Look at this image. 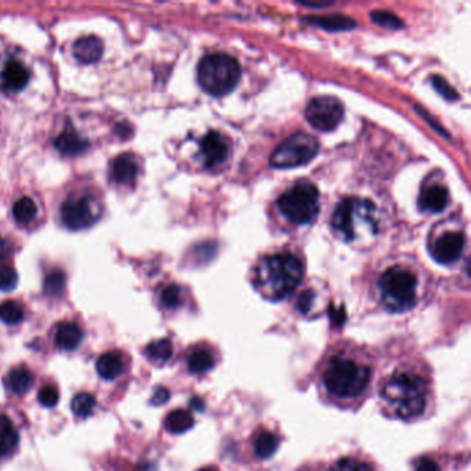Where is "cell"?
<instances>
[{
    "mask_svg": "<svg viewBox=\"0 0 471 471\" xmlns=\"http://www.w3.org/2000/svg\"><path fill=\"white\" fill-rule=\"evenodd\" d=\"M379 300L383 309L393 314H404L418 304V278L411 271L393 267L386 270L377 281Z\"/></svg>",
    "mask_w": 471,
    "mask_h": 471,
    "instance_id": "cell-5",
    "label": "cell"
},
{
    "mask_svg": "<svg viewBox=\"0 0 471 471\" xmlns=\"http://www.w3.org/2000/svg\"><path fill=\"white\" fill-rule=\"evenodd\" d=\"M303 279V265L288 253L264 257L255 274V287L264 299L281 301L290 296Z\"/></svg>",
    "mask_w": 471,
    "mask_h": 471,
    "instance_id": "cell-3",
    "label": "cell"
},
{
    "mask_svg": "<svg viewBox=\"0 0 471 471\" xmlns=\"http://www.w3.org/2000/svg\"><path fill=\"white\" fill-rule=\"evenodd\" d=\"M316 138L307 133H294L288 137L271 155V166L277 169H290L306 165L318 154Z\"/></svg>",
    "mask_w": 471,
    "mask_h": 471,
    "instance_id": "cell-8",
    "label": "cell"
},
{
    "mask_svg": "<svg viewBox=\"0 0 471 471\" xmlns=\"http://www.w3.org/2000/svg\"><path fill=\"white\" fill-rule=\"evenodd\" d=\"M83 338V332L74 322H62L55 331V344L65 351H74Z\"/></svg>",
    "mask_w": 471,
    "mask_h": 471,
    "instance_id": "cell-20",
    "label": "cell"
},
{
    "mask_svg": "<svg viewBox=\"0 0 471 471\" xmlns=\"http://www.w3.org/2000/svg\"><path fill=\"white\" fill-rule=\"evenodd\" d=\"M54 145L61 154L75 157L79 154H83L89 148L90 143L84 137L79 135L74 131H64L60 137H57Z\"/></svg>",
    "mask_w": 471,
    "mask_h": 471,
    "instance_id": "cell-19",
    "label": "cell"
},
{
    "mask_svg": "<svg viewBox=\"0 0 471 471\" xmlns=\"http://www.w3.org/2000/svg\"><path fill=\"white\" fill-rule=\"evenodd\" d=\"M433 84L436 87V90L443 96L445 97L446 100H450V101H455L459 94L453 90V87L446 82L445 79L441 78V77H434L433 78Z\"/></svg>",
    "mask_w": 471,
    "mask_h": 471,
    "instance_id": "cell-36",
    "label": "cell"
},
{
    "mask_svg": "<svg viewBox=\"0 0 471 471\" xmlns=\"http://www.w3.org/2000/svg\"><path fill=\"white\" fill-rule=\"evenodd\" d=\"M38 214L36 204L29 198H21L13 206V216L18 224H29Z\"/></svg>",
    "mask_w": 471,
    "mask_h": 471,
    "instance_id": "cell-27",
    "label": "cell"
},
{
    "mask_svg": "<svg viewBox=\"0 0 471 471\" xmlns=\"http://www.w3.org/2000/svg\"><path fill=\"white\" fill-rule=\"evenodd\" d=\"M162 304L167 309H176L182 303V290L176 285H170L167 288L163 289L160 294Z\"/></svg>",
    "mask_w": 471,
    "mask_h": 471,
    "instance_id": "cell-33",
    "label": "cell"
},
{
    "mask_svg": "<svg viewBox=\"0 0 471 471\" xmlns=\"http://www.w3.org/2000/svg\"><path fill=\"white\" fill-rule=\"evenodd\" d=\"M370 18H372V21L375 24L389 28V29H399V28H402V21L397 16H394V14L389 13V11H380V10L373 11L370 14Z\"/></svg>",
    "mask_w": 471,
    "mask_h": 471,
    "instance_id": "cell-32",
    "label": "cell"
},
{
    "mask_svg": "<svg viewBox=\"0 0 471 471\" xmlns=\"http://www.w3.org/2000/svg\"><path fill=\"white\" fill-rule=\"evenodd\" d=\"M97 372L105 380L116 379L123 372V360L118 353H105L97 360Z\"/></svg>",
    "mask_w": 471,
    "mask_h": 471,
    "instance_id": "cell-24",
    "label": "cell"
},
{
    "mask_svg": "<svg viewBox=\"0 0 471 471\" xmlns=\"http://www.w3.org/2000/svg\"><path fill=\"white\" fill-rule=\"evenodd\" d=\"M192 426H194V416L184 409L172 411L165 419V427L172 434H183Z\"/></svg>",
    "mask_w": 471,
    "mask_h": 471,
    "instance_id": "cell-25",
    "label": "cell"
},
{
    "mask_svg": "<svg viewBox=\"0 0 471 471\" xmlns=\"http://www.w3.org/2000/svg\"><path fill=\"white\" fill-rule=\"evenodd\" d=\"M24 318L23 307L16 301H4L0 304V319L7 325H17Z\"/></svg>",
    "mask_w": 471,
    "mask_h": 471,
    "instance_id": "cell-30",
    "label": "cell"
},
{
    "mask_svg": "<svg viewBox=\"0 0 471 471\" xmlns=\"http://www.w3.org/2000/svg\"><path fill=\"white\" fill-rule=\"evenodd\" d=\"M33 384V375L26 367H14L6 377V386L11 393L26 394Z\"/></svg>",
    "mask_w": 471,
    "mask_h": 471,
    "instance_id": "cell-22",
    "label": "cell"
},
{
    "mask_svg": "<svg viewBox=\"0 0 471 471\" xmlns=\"http://www.w3.org/2000/svg\"><path fill=\"white\" fill-rule=\"evenodd\" d=\"M279 443H281L279 437L275 436L272 431L260 428L253 438L255 455L262 460L270 459L277 452Z\"/></svg>",
    "mask_w": 471,
    "mask_h": 471,
    "instance_id": "cell-21",
    "label": "cell"
},
{
    "mask_svg": "<svg viewBox=\"0 0 471 471\" xmlns=\"http://www.w3.org/2000/svg\"><path fill=\"white\" fill-rule=\"evenodd\" d=\"M31 78V74L26 65L17 60H11L6 64L1 75L0 86L7 92H20L26 87Z\"/></svg>",
    "mask_w": 471,
    "mask_h": 471,
    "instance_id": "cell-13",
    "label": "cell"
},
{
    "mask_svg": "<svg viewBox=\"0 0 471 471\" xmlns=\"http://www.w3.org/2000/svg\"><path fill=\"white\" fill-rule=\"evenodd\" d=\"M104 52L103 42L97 36L80 38L74 45V54L80 62L93 64L99 61Z\"/></svg>",
    "mask_w": 471,
    "mask_h": 471,
    "instance_id": "cell-16",
    "label": "cell"
},
{
    "mask_svg": "<svg viewBox=\"0 0 471 471\" xmlns=\"http://www.w3.org/2000/svg\"><path fill=\"white\" fill-rule=\"evenodd\" d=\"M373 376L375 358L367 345L338 341L329 345L316 367V386L328 404L357 411L369 397Z\"/></svg>",
    "mask_w": 471,
    "mask_h": 471,
    "instance_id": "cell-1",
    "label": "cell"
},
{
    "mask_svg": "<svg viewBox=\"0 0 471 471\" xmlns=\"http://www.w3.org/2000/svg\"><path fill=\"white\" fill-rule=\"evenodd\" d=\"M278 206L294 224L311 223L319 209L318 188L311 182H299L279 196Z\"/></svg>",
    "mask_w": 471,
    "mask_h": 471,
    "instance_id": "cell-7",
    "label": "cell"
},
{
    "mask_svg": "<svg viewBox=\"0 0 471 471\" xmlns=\"http://www.w3.org/2000/svg\"><path fill=\"white\" fill-rule=\"evenodd\" d=\"M328 471H377V467L361 455H348L333 462Z\"/></svg>",
    "mask_w": 471,
    "mask_h": 471,
    "instance_id": "cell-23",
    "label": "cell"
},
{
    "mask_svg": "<svg viewBox=\"0 0 471 471\" xmlns=\"http://www.w3.org/2000/svg\"><path fill=\"white\" fill-rule=\"evenodd\" d=\"M335 236L344 242H354L377 233L376 208L361 198H345L336 206L332 216Z\"/></svg>",
    "mask_w": 471,
    "mask_h": 471,
    "instance_id": "cell-4",
    "label": "cell"
},
{
    "mask_svg": "<svg viewBox=\"0 0 471 471\" xmlns=\"http://www.w3.org/2000/svg\"><path fill=\"white\" fill-rule=\"evenodd\" d=\"M463 248L465 236L462 233H445L436 240L431 253L437 262L452 264L460 257Z\"/></svg>",
    "mask_w": 471,
    "mask_h": 471,
    "instance_id": "cell-11",
    "label": "cell"
},
{
    "mask_svg": "<svg viewBox=\"0 0 471 471\" xmlns=\"http://www.w3.org/2000/svg\"><path fill=\"white\" fill-rule=\"evenodd\" d=\"M18 284V275L14 268L11 267H1L0 268V290L10 292L16 289Z\"/></svg>",
    "mask_w": 471,
    "mask_h": 471,
    "instance_id": "cell-34",
    "label": "cell"
},
{
    "mask_svg": "<svg viewBox=\"0 0 471 471\" xmlns=\"http://www.w3.org/2000/svg\"><path fill=\"white\" fill-rule=\"evenodd\" d=\"M216 365L214 351L206 345H198L191 350L187 358L188 370L194 375H204L211 370Z\"/></svg>",
    "mask_w": 471,
    "mask_h": 471,
    "instance_id": "cell-17",
    "label": "cell"
},
{
    "mask_svg": "<svg viewBox=\"0 0 471 471\" xmlns=\"http://www.w3.org/2000/svg\"><path fill=\"white\" fill-rule=\"evenodd\" d=\"M99 213L89 198L68 199L61 206V220L72 231L89 228L96 223Z\"/></svg>",
    "mask_w": 471,
    "mask_h": 471,
    "instance_id": "cell-10",
    "label": "cell"
},
{
    "mask_svg": "<svg viewBox=\"0 0 471 471\" xmlns=\"http://www.w3.org/2000/svg\"><path fill=\"white\" fill-rule=\"evenodd\" d=\"M199 471H218V469H216V467H213V466H209V467H205V469H202V470Z\"/></svg>",
    "mask_w": 471,
    "mask_h": 471,
    "instance_id": "cell-40",
    "label": "cell"
},
{
    "mask_svg": "<svg viewBox=\"0 0 471 471\" xmlns=\"http://www.w3.org/2000/svg\"><path fill=\"white\" fill-rule=\"evenodd\" d=\"M60 394L54 386H45L39 392V402L46 408H54L58 404Z\"/></svg>",
    "mask_w": 471,
    "mask_h": 471,
    "instance_id": "cell-35",
    "label": "cell"
},
{
    "mask_svg": "<svg viewBox=\"0 0 471 471\" xmlns=\"http://www.w3.org/2000/svg\"><path fill=\"white\" fill-rule=\"evenodd\" d=\"M434 379L430 367L419 358L398 360L380 379L382 412L405 423L427 418L434 408Z\"/></svg>",
    "mask_w": 471,
    "mask_h": 471,
    "instance_id": "cell-2",
    "label": "cell"
},
{
    "mask_svg": "<svg viewBox=\"0 0 471 471\" xmlns=\"http://www.w3.org/2000/svg\"><path fill=\"white\" fill-rule=\"evenodd\" d=\"M65 287V274L61 270H54L52 271L43 284V289L45 293L49 296H57L62 292V289Z\"/></svg>",
    "mask_w": 471,
    "mask_h": 471,
    "instance_id": "cell-31",
    "label": "cell"
},
{
    "mask_svg": "<svg viewBox=\"0 0 471 471\" xmlns=\"http://www.w3.org/2000/svg\"><path fill=\"white\" fill-rule=\"evenodd\" d=\"M228 141L217 131L208 133L201 141V154L208 167L218 166L228 157Z\"/></svg>",
    "mask_w": 471,
    "mask_h": 471,
    "instance_id": "cell-12",
    "label": "cell"
},
{
    "mask_svg": "<svg viewBox=\"0 0 471 471\" xmlns=\"http://www.w3.org/2000/svg\"><path fill=\"white\" fill-rule=\"evenodd\" d=\"M415 471H441L440 463L433 456H420L415 460Z\"/></svg>",
    "mask_w": 471,
    "mask_h": 471,
    "instance_id": "cell-37",
    "label": "cell"
},
{
    "mask_svg": "<svg viewBox=\"0 0 471 471\" xmlns=\"http://www.w3.org/2000/svg\"><path fill=\"white\" fill-rule=\"evenodd\" d=\"M240 78V67L234 57L224 52L206 55L198 67V82L211 96L221 97L236 89Z\"/></svg>",
    "mask_w": 471,
    "mask_h": 471,
    "instance_id": "cell-6",
    "label": "cell"
},
{
    "mask_svg": "<svg viewBox=\"0 0 471 471\" xmlns=\"http://www.w3.org/2000/svg\"><path fill=\"white\" fill-rule=\"evenodd\" d=\"M72 412L78 418H89L96 408V398L89 393H79L72 399Z\"/></svg>",
    "mask_w": 471,
    "mask_h": 471,
    "instance_id": "cell-29",
    "label": "cell"
},
{
    "mask_svg": "<svg viewBox=\"0 0 471 471\" xmlns=\"http://www.w3.org/2000/svg\"><path fill=\"white\" fill-rule=\"evenodd\" d=\"M343 116V104L338 99L329 96L315 97L306 108L307 121L318 131H331L336 129Z\"/></svg>",
    "mask_w": 471,
    "mask_h": 471,
    "instance_id": "cell-9",
    "label": "cell"
},
{
    "mask_svg": "<svg viewBox=\"0 0 471 471\" xmlns=\"http://www.w3.org/2000/svg\"><path fill=\"white\" fill-rule=\"evenodd\" d=\"M138 174V165L133 157L125 154L119 155L112 160L111 165V177L113 182L121 184L134 183Z\"/></svg>",
    "mask_w": 471,
    "mask_h": 471,
    "instance_id": "cell-18",
    "label": "cell"
},
{
    "mask_svg": "<svg viewBox=\"0 0 471 471\" xmlns=\"http://www.w3.org/2000/svg\"><path fill=\"white\" fill-rule=\"evenodd\" d=\"M145 355L148 360L157 365L167 362L173 355V344L169 339H159L153 341L145 348Z\"/></svg>",
    "mask_w": 471,
    "mask_h": 471,
    "instance_id": "cell-26",
    "label": "cell"
},
{
    "mask_svg": "<svg viewBox=\"0 0 471 471\" xmlns=\"http://www.w3.org/2000/svg\"><path fill=\"white\" fill-rule=\"evenodd\" d=\"M169 397H170V393H169L167 389H165V387H157L155 392H154L153 398H151V404H154V405H162V404H165V402L169 399Z\"/></svg>",
    "mask_w": 471,
    "mask_h": 471,
    "instance_id": "cell-39",
    "label": "cell"
},
{
    "mask_svg": "<svg viewBox=\"0 0 471 471\" xmlns=\"http://www.w3.org/2000/svg\"><path fill=\"white\" fill-rule=\"evenodd\" d=\"M309 21H313L311 24L322 26L328 31H347L355 26V23L347 17L343 16H331V17H311Z\"/></svg>",
    "mask_w": 471,
    "mask_h": 471,
    "instance_id": "cell-28",
    "label": "cell"
},
{
    "mask_svg": "<svg viewBox=\"0 0 471 471\" xmlns=\"http://www.w3.org/2000/svg\"><path fill=\"white\" fill-rule=\"evenodd\" d=\"M20 445V433L13 420L0 414V459L11 456Z\"/></svg>",
    "mask_w": 471,
    "mask_h": 471,
    "instance_id": "cell-14",
    "label": "cell"
},
{
    "mask_svg": "<svg viewBox=\"0 0 471 471\" xmlns=\"http://www.w3.org/2000/svg\"><path fill=\"white\" fill-rule=\"evenodd\" d=\"M449 202L448 191L441 185H430L420 194V209L428 213H440L445 209Z\"/></svg>",
    "mask_w": 471,
    "mask_h": 471,
    "instance_id": "cell-15",
    "label": "cell"
},
{
    "mask_svg": "<svg viewBox=\"0 0 471 471\" xmlns=\"http://www.w3.org/2000/svg\"><path fill=\"white\" fill-rule=\"evenodd\" d=\"M313 299H314L313 292H310V290L303 292V293L300 294L299 300H297V309H299V311L303 313V314L309 313V310H310V307H311V303H313Z\"/></svg>",
    "mask_w": 471,
    "mask_h": 471,
    "instance_id": "cell-38",
    "label": "cell"
}]
</instances>
